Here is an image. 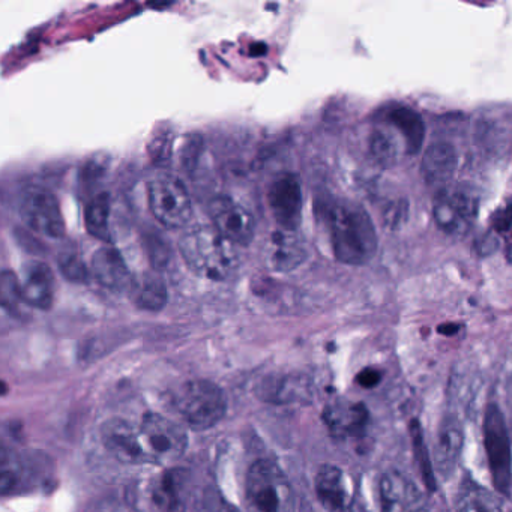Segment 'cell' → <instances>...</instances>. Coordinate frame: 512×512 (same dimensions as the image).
<instances>
[{
	"label": "cell",
	"mask_w": 512,
	"mask_h": 512,
	"mask_svg": "<svg viewBox=\"0 0 512 512\" xmlns=\"http://www.w3.org/2000/svg\"><path fill=\"white\" fill-rule=\"evenodd\" d=\"M323 214L337 260L361 266L376 256V227L364 208L347 200H337L326 205Z\"/></svg>",
	"instance_id": "6da1fadb"
},
{
	"label": "cell",
	"mask_w": 512,
	"mask_h": 512,
	"mask_svg": "<svg viewBox=\"0 0 512 512\" xmlns=\"http://www.w3.org/2000/svg\"><path fill=\"white\" fill-rule=\"evenodd\" d=\"M179 250L188 268L208 280H229L239 266L235 245L214 226H194L185 230L179 239Z\"/></svg>",
	"instance_id": "7a4b0ae2"
},
{
	"label": "cell",
	"mask_w": 512,
	"mask_h": 512,
	"mask_svg": "<svg viewBox=\"0 0 512 512\" xmlns=\"http://www.w3.org/2000/svg\"><path fill=\"white\" fill-rule=\"evenodd\" d=\"M245 502L250 512H295L296 497L281 467L259 460L248 470Z\"/></svg>",
	"instance_id": "3957f363"
},
{
	"label": "cell",
	"mask_w": 512,
	"mask_h": 512,
	"mask_svg": "<svg viewBox=\"0 0 512 512\" xmlns=\"http://www.w3.org/2000/svg\"><path fill=\"white\" fill-rule=\"evenodd\" d=\"M485 454H487L488 470L497 493L509 497L512 493V451L505 416L497 404H488L485 409L484 422Z\"/></svg>",
	"instance_id": "277c9868"
},
{
	"label": "cell",
	"mask_w": 512,
	"mask_h": 512,
	"mask_svg": "<svg viewBox=\"0 0 512 512\" xmlns=\"http://www.w3.org/2000/svg\"><path fill=\"white\" fill-rule=\"evenodd\" d=\"M176 407L191 428L209 430L226 415V395L214 382L193 380L182 386L176 398Z\"/></svg>",
	"instance_id": "5b68a950"
},
{
	"label": "cell",
	"mask_w": 512,
	"mask_h": 512,
	"mask_svg": "<svg viewBox=\"0 0 512 512\" xmlns=\"http://www.w3.org/2000/svg\"><path fill=\"white\" fill-rule=\"evenodd\" d=\"M148 202L154 217L169 229H181L193 214L187 187L172 173H157L149 179Z\"/></svg>",
	"instance_id": "8992f818"
},
{
	"label": "cell",
	"mask_w": 512,
	"mask_h": 512,
	"mask_svg": "<svg viewBox=\"0 0 512 512\" xmlns=\"http://www.w3.org/2000/svg\"><path fill=\"white\" fill-rule=\"evenodd\" d=\"M19 214L23 223L47 238L65 235V220L55 194L40 185H29L20 194Z\"/></svg>",
	"instance_id": "52a82bcc"
},
{
	"label": "cell",
	"mask_w": 512,
	"mask_h": 512,
	"mask_svg": "<svg viewBox=\"0 0 512 512\" xmlns=\"http://www.w3.org/2000/svg\"><path fill=\"white\" fill-rule=\"evenodd\" d=\"M478 215L475 194L464 190H442L433 206L434 223L442 232L463 238L472 229Z\"/></svg>",
	"instance_id": "ba28073f"
},
{
	"label": "cell",
	"mask_w": 512,
	"mask_h": 512,
	"mask_svg": "<svg viewBox=\"0 0 512 512\" xmlns=\"http://www.w3.org/2000/svg\"><path fill=\"white\" fill-rule=\"evenodd\" d=\"M140 431L157 463L178 460L187 451L188 436L184 428L163 415L148 413L143 416Z\"/></svg>",
	"instance_id": "9c48e42d"
},
{
	"label": "cell",
	"mask_w": 512,
	"mask_h": 512,
	"mask_svg": "<svg viewBox=\"0 0 512 512\" xmlns=\"http://www.w3.org/2000/svg\"><path fill=\"white\" fill-rule=\"evenodd\" d=\"M101 440L107 451L122 463L157 464L143 439L140 427L125 419H110L101 428Z\"/></svg>",
	"instance_id": "30bf717a"
},
{
	"label": "cell",
	"mask_w": 512,
	"mask_h": 512,
	"mask_svg": "<svg viewBox=\"0 0 512 512\" xmlns=\"http://www.w3.org/2000/svg\"><path fill=\"white\" fill-rule=\"evenodd\" d=\"M268 206L272 217L281 229H298L302 220V187L298 176L281 173L268 188Z\"/></svg>",
	"instance_id": "8fae6325"
},
{
	"label": "cell",
	"mask_w": 512,
	"mask_h": 512,
	"mask_svg": "<svg viewBox=\"0 0 512 512\" xmlns=\"http://www.w3.org/2000/svg\"><path fill=\"white\" fill-rule=\"evenodd\" d=\"M212 226L233 245H248L256 233L253 215L230 197H217L209 203Z\"/></svg>",
	"instance_id": "7c38bea8"
},
{
	"label": "cell",
	"mask_w": 512,
	"mask_h": 512,
	"mask_svg": "<svg viewBox=\"0 0 512 512\" xmlns=\"http://www.w3.org/2000/svg\"><path fill=\"white\" fill-rule=\"evenodd\" d=\"M379 503L382 512H428L422 491L398 470H386L379 479Z\"/></svg>",
	"instance_id": "4fadbf2b"
},
{
	"label": "cell",
	"mask_w": 512,
	"mask_h": 512,
	"mask_svg": "<svg viewBox=\"0 0 512 512\" xmlns=\"http://www.w3.org/2000/svg\"><path fill=\"white\" fill-rule=\"evenodd\" d=\"M464 445V431L460 419L449 413L442 419L434 443L433 463L443 479L449 478L457 469Z\"/></svg>",
	"instance_id": "5bb4252c"
},
{
	"label": "cell",
	"mask_w": 512,
	"mask_h": 512,
	"mask_svg": "<svg viewBox=\"0 0 512 512\" xmlns=\"http://www.w3.org/2000/svg\"><path fill=\"white\" fill-rule=\"evenodd\" d=\"M323 421L337 439H358L367 431L370 415L365 404L338 401L323 410Z\"/></svg>",
	"instance_id": "9a60e30c"
},
{
	"label": "cell",
	"mask_w": 512,
	"mask_h": 512,
	"mask_svg": "<svg viewBox=\"0 0 512 512\" xmlns=\"http://www.w3.org/2000/svg\"><path fill=\"white\" fill-rule=\"evenodd\" d=\"M22 301L38 310H49L55 299V277L52 269L40 260H32L23 266L20 281Z\"/></svg>",
	"instance_id": "2e32d148"
},
{
	"label": "cell",
	"mask_w": 512,
	"mask_h": 512,
	"mask_svg": "<svg viewBox=\"0 0 512 512\" xmlns=\"http://www.w3.org/2000/svg\"><path fill=\"white\" fill-rule=\"evenodd\" d=\"M91 269L98 283L113 292H127L134 287L133 275L116 248L101 247L92 257Z\"/></svg>",
	"instance_id": "e0dca14e"
},
{
	"label": "cell",
	"mask_w": 512,
	"mask_h": 512,
	"mask_svg": "<svg viewBox=\"0 0 512 512\" xmlns=\"http://www.w3.org/2000/svg\"><path fill=\"white\" fill-rule=\"evenodd\" d=\"M307 259L304 242L292 230H277L265 248V260L275 272H289Z\"/></svg>",
	"instance_id": "ac0fdd59"
},
{
	"label": "cell",
	"mask_w": 512,
	"mask_h": 512,
	"mask_svg": "<svg viewBox=\"0 0 512 512\" xmlns=\"http://www.w3.org/2000/svg\"><path fill=\"white\" fill-rule=\"evenodd\" d=\"M421 167L422 176L430 187H445L457 172L458 155L454 146L445 142L428 146Z\"/></svg>",
	"instance_id": "d6986e66"
},
{
	"label": "cell",
	"mask_w": 512,
	"mask_h": 512,
	"mask_svg": "<svg viewBox=\"0 0 512 512\" xmlns=\"http://www.w3.org/2000/svg\"><path fill=\"white\" fill-rule=\"evenodd\" d=\"M316 493L320 503L329 512H347L350 508V494L346 478L340 467L325 464L316 475Z\"/></svg>",
	"instance_id": "ffe728a7"
},
{
	"label": "cell",
	"mask_w": 512,
	"mask_h": 512,
	"mask_svg": "<svg viewBox=\"0 0 512 512\" xmlns=\"http://www.w3.org/2000/svg\"><path fill=\"white\" fill-rule=\"evenodd\" d=\"M260 398L269 403L289 404L310 398V383L302 377H266L257 389Z\"/></svg>",
	"instance_id": "44dd1931"
},
{
	"label": "cell",
	"mask_w": 512,
	"mask_h": 512,
	"mask_svg": "<svg viewBox=\"0 0 512 512\" xmlns=\"http://www.w3.org/2000/svg\"><path fill=\"white\" fill-rule=\"evenodd\" d=\"M185 473L182 470H170L158 479L154 487V502L163 512L185 511Z\"/></svg>",
	"instance_id": "7402d4cb"
},
{
	"label": "cell",
	"mask_w": 512,
	"mask_h": 512,
	"mask_svg": "<svg viewBox=\"0 0 512 512\" xmlns=\"http://www.w3.org/2000/svg\"><path fill=\"white\" fill-rule=\"evenodd\" d=\"M392 125L406 140L407 154L416 155L421 151L425 139V125L421 116L409 107H398L389 115Z\"/></svg>",
	"instance_id": "603a6c76"
},
{
	"label": "cell",
	"mask_w": 512,
	"mask_h": 512,
	"mask_svg": "<svg viewBox=\"0 0 512 512\" xmlns=\"http://www.w3.org/2000/svg\"><path fill=\"white\" fill-rule=\"evenodd\" d=\"M110 203L109 193H100L89 200L85 208V224L88 232L94 238L104 242H112V230H110Z\"/></svg>",
	"instance_id": "cb8c5ba5"
},
{
	"label": "cell",
	"mask_w": 512,
	"mask_h": 512,
	"mask_svg": "<svg viewBox=\"0 0 512 512\" xmlns=\"http://www.w3.org/2000/svg\"><path fill=\"white\" fill-rule=\"evenodd\" d=\"M409 434L413 458H415L416 467H418L419 473H421L422 482H424L427 490L436 491V469H434L433 457H431L427 445H425L424 433H422L421 424H419L418 419H412L409 422Z\"/></svg>",
	"instance_id": "d4e9b609"
},
{
	"label": "cell",
	"mask_w": 512,
	"mask_h": 512,
	"mask_svg": "<svg viewBox=\"0 0 512 512\" xmlns=\"http://www.w3.org/2000/svg\"><path fill=\"white\" fill-rule=\"evenodd\" d=\"M457 512H500V505L490 491L475 482H464L458 491Z\"/></svg>",
	"instance_id": "484cf974"
},
{
	"label": "cell",
	"mask_w": 512,
	"mask_h": 512,
	"mask_svg": "<svg viewBox=\"0 0 512 512\" xmlns=\"http://www.w3.org/2000/svg\"><path fill=\"white\" fill-rule=\"evenodd\" d=\"M169 301L166 283L157 274H146L137 286L136 302L140 308L146 311L163 310Z\"/></svg>",
	"instance_id": "4316f807"
},
{
	"label": "cell",
	"mask_w": 512,
	"mask_h": 512,
	"mask_svg": "<svg viewBox=\"0 0 512 512\" xmlns=\"http://www.w3.org/2000/svg\"><path fill=\"white\" fill-rule=\"evenodd\" d=\"M370 154L383 169H391L398 161V148L394 139L383 131H374L370 137Z\"/></svg>",
	"instance_id": "83f0119b"
},
{
	"label": "cell",
	"mask_w": 512,
	"mask_h": 512,
	"mask_svg": "<svg viewBox=\"0 0 512 512\" xmlns=\"http://www.w3.org/2000/svg\"><path fill=\"white\" fill-rule=\"evenodd\" d=\"M58 263L62 275L67 280L74 281V283H83V281L88 280V268H86L85 262L76 251H62Z\"/></svg>",
	"instance_id": "f1b7e54d"
},
{
	"label": "cell",
	"mask_w": 512,
	"mask_h": 512,
	"mask_svg": "<svg viewBox=\"0 0 512 512\" xmlns=\"http://www.w3.org/2000/svg\"><path fill=\"white\" fill-rule=\"evenodd\" d=\"M0 286H2V302L4 307L8 305L17 304L22 301V292H20V281L17 280L16 275L11 271H4L2 274V280H0Z\"/></svg>",
	"instance_id": "f546056e"
},
{
	"label": "cell",
	"mask_w": 512,
	"mask_h": 512,
	"mask_svg": "<svg viewBox=\"0 0 512 512\" xmlns=\"http://www.w3.org/2000/svg\"><path fill=\"white\" fill-rule=\"evenodd\" d=\"M382 382V371L379 368L367 367L356 374V383L364 389H374Z\"/></svg>",
	"instance_id": "4dcf8cb0"
},
{
	"label": "cell",
	"mask_w": 512,
	"mask_h": 512,
	"mask_svg": "<svg viewBox=\"0 0 512 512\" xmlns=\"http://www.w3.org/2000/svg\"><path fill=\"white\" fill-rule=\"evenodd\" d=\"M406 203H398L397 206H392L391 209H389L388 214H386V220L389 221V224L391 226H394L395 223H401L403 221L404 217V209H406Z\"/></svg>",
	"instance_id": "1f68e13d"
},
{
	"label": "cell",
	"mask_w": 512,
	"mask_h": 512,
	"mask_svg": "<svg viewBox=\"0 0 512 512\" xmlns=\"http://www.w3.org/2000/svg\"><path fill=\"white\" fill-rule=\"evenodd\" d=\"M460 331V325L457 323H443L437 328V332L442 335H446V337H452V335L457 334Z\"/></svg>",
	"instance_id": "d6a6232c"
}]
</instances>
